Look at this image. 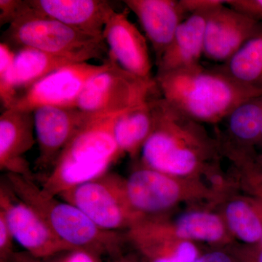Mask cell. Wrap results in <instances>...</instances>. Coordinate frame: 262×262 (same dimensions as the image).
Here are the masks:
<instances>
[{
	"label": "cell",
	"instance_id": "1",
	"mask_svg": "<svg viewBox=\"0 0 262 262\" xmlns=\"http://www.w3.org/2000/svg\"><path fill=\"white\" fill-rule=\"evenodd\" d=\"M151 102L155 127L141 149V165L179 178L203 179L222 155L218 139L164 98Z\"/></svg>",
	"mask_w": 262,
	"mask_h": 262
},
{
	"label": "cell",
	"instance_id": "2",
	"mask_svg": "<svg viewBox=\"0 0 262 262\" xmlns=\"http://www.w3.org/2000/svg\"><path fill=\"white\" fill-rule=\"evenodd\" d=\"M155 81L162 98L203 124L226 120L239 105L262 94V90L244 85L218 69L208 70L201 63L158 73Z\"/></svg>",
	"mask_w": 262,
	"mask_h": 262
},
{
	"label": "cell",
	"instance_id": "3",
	"mask_svg": "<svg viewBox=\"0 0 262 262\" xmlns=\"http://www.w3.org/2000/svg\"><path fill=\"white\" fill-rule=\"evenodd\" d=\"M5 182L72 249L85 250L110 257L122 252V246L127 242L125 233L100 228L77 207L46 192L33 178L7 173Z\"/></svg>",
	"mask_w": 262,
	"mask_h": 262
},
{
	"label": "cell",
	"instance_id": "4",
	"mask_svg": "<svg viewBox=\"0 0 262 262\" xmlns=\"http://www.w3.org/2000/svg\"><path fill=\"white\" fill-rule=\"evenodd\" d=\"M119 114L96 115L78 131L45 177L40 186L46 192L57 196L108 173L122 155L113 132Z\"/></svg>",
	"mask_w": 262,
	"mask_h": 262
},
{
	"label": "cell",
	"instance_id": "5",
	"mask_svg": "<svg viewBox=\"0 0 262 262\" xmlns=\"http://www.w3.org/2000/svg\"><path fill=\"white\" fill-rule=\"evenodd\" d=\"M124 191L133 211L144 219L168 214L182 203L214 206L222 200L203 179L179 178L142 165L124 178Z\"/></svg>",
	"mask_w": 262,
	"mask_h": 262
},
{
	"label": "cell",
	"instance_id": "6",
	"mask_svg": "<svg viewBox=\"0 0 262 262\" xmlns=\"http://www.w3.org/2000/svg\"><path fill=\"white\" fill-rule=\"evenodd\" d=\"M5 36L19 48H29L72 58L78 63L101 58L108 50L103 38L95 37L53 19L38 15L27 1V9L9 25Z\"/></svg>",
	"mask_w": 262,
	"mask_h": 262
},
{
	"label": "cell",
	"instance_id": "7",
	"mask_svg": "<svg viewBox=\"0 0 262 262\" xmlns=\"http://www.w3.org/2000/svg\"><path fill=\"white\" fill-rule=\"evenodd\" d=\"M77 207L101 229L125 232L143 220L133 211L124 191V177L107 173L57 196Z\"/></svg>",
	"mask_w": 262,
	"mask_h": 262
},
{
	"label": "cell",
	"instance_id": "8",
	"mask_svg": "<svg viewBox=\"0 0 262 262\" xmlns=\"http://www.w3.org/2000/svg\"><path fill=\"white\" fill-rule=\"evenodd\" d=\"M155 87V80L136 77L108 59L107 67L88 82L77 107L90 115H116L146 102Z\"/></svg>",
	"mask_w": 262,
	"mask_h": 262
},
{
	"label": "cell",
	"instance_id": "9",
	"mask_svg": "<svg viewBox=\"0 0 262 262\" xmlns=\"http://www.w3.org/2000/svg\"><path fill=\"white\" fill-rule=\"evenodd\" d=\"M0 213L15 241L32 257L48 260L73 250L57 237L42 217L20 200L5 181L0 188Z\"/></svg>",
	"mask_w": 262,
	"mask_h": 262
},
{
	"label": "cell",
	"instance_id": "10",
	"mask_svg": "<svg viewBox=\"0 0 262 262\" xmlns=\"http://www.w3.org/2000/svg\"><path fill=\"white\" fill-rule=\"evenodd\" d=\"M108 64V60L101 65L83 62L65 66L26 90L12 108L33 113L43 106L77 107L88 82Z\"/></svg>",
	"mask_w": 262,
	"mask_h": 262
},
{
	"label": "cell",
	"instance_id": "11",
	"mask_svg": "<svg viewBox=\"0 0 262 262\" xmlns=\"http://www.w3.org/2000/svg\"><path fill=\"white\" fill-rule=\"evenodd\" d=\"M33 115L39 146L37 165L43 169L52 168L74 136L96 116L77 107L57 106L38 108Z\"/></svg>",
	"mask_w": 262,
	"mask_h": 262
},
{
	"label": "cell",
	"instance_id": "12",
	"mask_svg": "<svg viewBox=\"0 0 262 262\" xmlns=\"http://www.w3.org/2000/svg\"><path fill=\"white\" fill-rule=\"evenodd\" d=\"M261 32L262 22L226 4L221 5L210 13L207 20L204 56L212 61L225 63Z\"/></svg>",
	"mask_w": 262,
	"mask_h": 262
},
{
	"label": "cell",
	"instance_id": "13",
	"mask_svg": "<svg viewBox=\"0 0 262 262\" xmlns=\"http://www.w3.org/2000/svg\"><path fill=\"white\" fill-rule=\"evenodd\" d=\"M102 38L110 59L136 77L152 79L147 41L126 13L115 10L112 13L103 29Z\"/></svg>",
	"mask_w": 262,
	"mask_h": 262
},
{
	"label": "cell",
	"instance_id": "14",
	"mask_svg": "<svg viewBox=\"0 0 262 262\" xmlns=\"http://www.w3.org/2000/svg\"><path fill=\"white\" fill-rule=\"evenodd\" d=\"M125 236L145 262H194L204 252L201 245L164 232L153 219H143L126 231Z\"/></svg>",
	"mask_w": 262,
	"mask_h": 262
},
{
	"label": "cell",
	"instance_id": "15",
	"mask_svg": "<svg viewBox=\"0 0 262 262\" xmlns=\"http://www.w3.org/2000/svg\"><path fill=\"white\" fill-rule=\"evenodd\" d=\"M151 219L164 232L182 241L213 248H226L235 243L220 212L211 208H191L173 218L167 214Z\"/></svg>",
	"mask_w": 262,
	"mask_h": 262
},
{
	"label": "cell",
	"instance_id": "16",
	"mask_svg": "<svg viewBox=\"0 0 262 262\" xmlns=\"http://www.w3.org/2000/svg\"><path fill=\"white\" fill-rule=\"evenodd\" d=\"M32 112L5 110L0 116V169L7 173L33 178L24 155L35 143Z\"/></svg>",
	"mask_w": 262,
	"mask_h": 262
},
{
	"label": "cell",
	"instance_id": "17",
	"mask_svg": "<svg viewBox=\"0 0 262 262\" xmlns=\"http://www.w3.org/2000/svg\"><path fill=\"white\" fill-rule=\"evenodd\" d=\"M151 43L158 64L188 15L177 0H125Z\"/></svg>",
	"mask_w": 262,
	"mask_h": 262
},
{
	"label": "cell",
	"instance_id": "18",
	"mask_svg": "<svg viewBox=\"0 0 262 262\" xmlns=\"http://www.w3.org/2000/svg\"><path fill=\"white\" fill-rule=\"evenodd\" d=\"M28 3L38 15L100 38L115 11L110 2L103 0H29Z\"/></svg>",
	"mask_w": 262,
	"mask_h": 262
},
{
	"label": "cell",
	"instance_id": "19",
	"mask_svg": "<svg viewBox=\"0 0 262 262\" xmlns=\"http://www.w3.org/2000/svg\"><path fill=\"white\" fill-rule=\"evenodd\" d=\"M213 10L192 13L183 20L157 64L158 73L182 70L201 63L204 56L206 22Z\"/></svg>",
	"mask_w": 262,
	"mask_h": 262
},
{
	"label": "cell",
	"instance_id": "20",
	"mask_svg": "<svg viewBox=\"0 0 262 262\" xmlns=\"http://www.w3.org/2000/svg\"><path fill=\"white\" fill-rule=\"evenodd\" d=\"M218 206V211L234 242L245 245L261 243L262 213L254 196L236 195L230 193Z\"/></svg>",
	"mask_w": 262,
	"mask_h": 262
},
{
	"label": "cell",
	"instance_id": "21",
	"mask_svg": "<svg viewBox=\"0 0 262 262\" xmlns=\"http://www.w3.org/2000/svg\"><path fill=\"white\" fill-rule=\"evenodd\" d=\"M151 99L119 114L115 118L113 135L122 155L136 158L152 133L155 117Z\"/></svg>",
	"mask_w": 262,
	"mask_h": 262
},
{
	"label": "cell",
	"instance_id": "22",
	"mask_svg": "<svg viewBox=\"0 0 262 262\" xmlns=\"http://www.w3.org/2000/svg\"><path fill=\"white\" fill-rule=\"evenodd\" d=\"M78 62L67 58L38 51L21 48L15 53L13 65V84L18 90H27L41 79L65 66ZM19 94V93H18Z\"/></svg>",
	"mask_w": 262,
	"mask_h": 262
},
{
	"label": "cell",
	"instance_id": "23",
	"mask_svg": "<svg viewBox=\"0 0 262 262\" xmlns=\"http://www.w3.org/2000/svg\"><path fill=\"white\" fill-rule=\"evenodd\" d=\"M217 69L239 83L262 90V32Z\"/></svg>",
	"mask_w": 262,
	"mask_h": 262
},
{
	"label": "cell",
	"instance_id": "24",
	"mask_svg": "<svg viewBox=\"0 0 262 262\" xmlns=\"http://www.w3.org/2000/svg\"><path fill=\"white\" fill-rule=\"evenodd\" d=\"M15 53L6 42L0 44V98L5 110L14 106L19 94L13 84Z\"/></svg>",
	"mask_w": 262,
	"mask_h": 262
},
{
	"label": "cell",
	"instance_id": "25",
	"mask_svg": "<svg viewBox=\"0 0 262 262\" xmlns=\"http://www.w3.org/2000/svg\"><path fill=\"white\" fill-rule=\"evenodd\" d=\"M237 262H262V244L234 243L226 247Z\"/></svg>",
	"mask_w": 262,
	"mask_h": 262
},
{
	"label": "cell",
	"instance_id": "26",
	"mask_svg": "<svg viewBox=\"0 0 262 262\" xmlns=\"http://www.w3.org/2000/svg\"><path fill=\"white\" fill-rule=\"evenodd\" d=\"M27 6V1L0 0V26L13 23L23 14Z\"/></svg>",
	"mask_w": 262,
	"mask_h": 262
},
{
	"label": "cell",
	"instance_id": "27",
	"mask_svg": "<svg viewBox=\"0 0 262 262\" xmlns=\"http://www.w3.org/2000/svg\"><path fill=\"white\" fill-rule=\"evenodd\" d=\"M225 4L253 20L262 22V0H228Z\"/></svg>",
	"mask_w": 262,
	"mask_h": 262
},
{
	"label": "cell",
	"instance_id": "28",
	"mask_svg": "<svg viewBox=\"0 0 262 262\" xmlns=\"http://www.w3.org/2000/svg\"><path fill=\"white\" fill-rule=\"evenodd\" d=\"M14 237L4 215L0 213V259L10 260L15 256Z\"/></svg>",
	"mask_w": 262,
	"mask_h": 262
},
{
	"label": "cell",
	"instance_id": "29",
	"mask_svg": "<svg viewBox=\"0 0 262 262\" xmlns=\"http://www.w3.org/2000/svg\"><path fill=\"white\" fill-rule=\"evenodd\" d=\"M48 260L46 262H102L101 256L82 249L67 251Z\"/></svg>",
	"mask_w": 262,
	"mask_h": 262
},
{
	"label": "cell",
	"instance_id": "30",
	"mask_svg": "<svg viewBox=\"0 0 262 262\" xmlns=\"http://www.w3.org/2000/svg\"><path fill=\"white\" fill-rule=\"evenodd\" d=\"M188 15L201 11H211L225 4L223 0H179Z\"/></svg>",
	"mask_w": 262,
	"mask_h": 262
},
{
	"label": "cell",
	"instance_id": "31",
	"mask_svg": "<svg viewBox=\"0 0 262 262\" xmlns=\"http://www.w3.org/2000/svg\"><path fill=\"white\" fill-rule=\"evenodd\" d=\"M194 262H237L226 248H212L203 252Z\"/></svg>",
	"mask_w": 262,
	"mask_h": 262
},
{
	"label": "cell",
	"instance_id": "32",
	"mask_svg": "<svg viewBox=\"0 0 262 262\" xmlns=\"http://www.w3.org/2000/svg\"><path fill=\"white\" fill-rule=\"evenodd\" d=\"M245 172L262 184V154L258 155L256 161L248 166Z\"/></svg>",
	"mask_w": 262,
	"mask_h": 262
},
{
	"label": "cell",
	"instance_id": "33",
	"mask_svg": "<svg viewBox=\"0 0 262 262\" xmlns=\"http://www.w3.org/2000/svg\"><path fill=\"white\" fill-rule=\"evenodd\" d=\"M108 262H145L140 255H134L132 253L124 254L122 252L110 256Z\"/></svg>",
	"mask_w": 262,
	"mask_h": 262
},
{
	"label": "cell",
	"instance_id": "34",
	"mask_svg": "<svg viewBox=\"0 0 262 262\" xmlns=\"http://www.w3.org/2000/svg\"><path fill=\"white\" fill-rule=\"evenodd\" d=\"M11 260L13 262H41L40 259L32 257L28 253H27V256L15 253V256Z\"/></svg>",
	"mask_w": 262,
	"mask_h": 262
},
{
	"label": "cell",
	"instance_id": "35",
	"mask_svg": "<svg viewBox=\"0 0 262 262\" xmlns=\"http://www.w3.org/2000/svg\"><path fill=\"white\" fill-rule=\"evenodd\" d=\"M251 193V195L254 196L256 198V201H257L258 203V206H259L260 208H261V213H262V192H259V191L257 190H252L250 192ZM260 244H262V238Z\"/></svg>",
	"mask_w": 262,
	"mask_h": 262
},
{
	"label": "cell",
	"instance_id": "36",
	"mask_svg": "<svg viewBox=\"0 0 262 262\" xmlns=\"http://www.w3.org/2000/svg\"><path fill=\"white\" fill-rule=\"evenodd\" d=\"M256 189H257L258 191H259V192H262V185H261V184H259V185H258L257 187H256Z\"/></svg>",
	"mask_w": 262,
	"mask_h": 262
}]
</instances>
